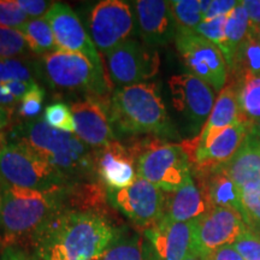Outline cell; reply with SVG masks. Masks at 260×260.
<instances>
[{
    "mask_svg": "<svg viewBox=\"0 0 260 260\" xmlns=\"http://www.w3.org/2000/svg\"><path fill=\"white\" fill-rule=\"evenodd\" d=\"M113 216L61 209L34 246L42 260H95L121 234Z\"/></svg>",
    "mask_w": 260,
    "mask_h": 260,
    "instance_id": "6da1fadb",
    "label": "cell"
},
{
    "mask_svg": "<svg viewBox=\"0 0 260 260\" xmlns=\"http://www.w3.org/2000/svg\"><path fill=\"white\" fill-rule=\"evenodd\" d=\"M3 186V184H2ZM0 247H32L54 216L63 209V189L40 191L3 186Z\"/></svg>",
    "mask_w": 260,
    "mask_h": 260,
    "instance_id": "7a4b0ae2",
    "label": "cell"
},
{
    "mask_svg": "<svg viewBox=\"0 0 260 260\" xmlns=\"http://www.w3.org/2000/svg\"><path fill=\"white\" fill-rule=\"evenodd\" d=\"M12 140L29 146L70 183L99 180L95 149L84 144L76 134L52 128L42 118L25 121L16 126L12 130Z\"/></svg>",
    "mask_w": 260,
    "mask_h": 260,
    "instance_id": "3957f363",
    "label": "cell"
},
{
    "mask_svg": "<svg viewBox=\"0 0 260 260\" xmlns=\"http://www.w3.org/2000/svg\"><path fill=\"white\" fill-rule=\"evenodd\" d=\"M109 115L115 134L177 136L155 83L118 87L111 95Z\"/></svg>",
    "mask_w": 260,
    "mask_h": 260,
    "instance_id": "277c9868",
    "label": "cell"
},
{
    "mask_svg": "<svg viewBox=\"0 0 260 260\" xmlns=\"http://www.w3.org/2000/svg\"><path fill=\"white\" fill-rule=\"evenodd\" d=\"M136 159L138 176L164 193H175L191 177V161L182 145L165 144L158 138L126 146Z\"/></svg>",
    "mask_w": 260,
    "mask_h": 260,
    "instance_id": "5b68a950",
    "label": "cell"
},
{
    "mask_svg": "<svg viewBox=\"0 0 260 260\" xmlns=\"http://www.w3.org/2000/svg\"><path fill=\"white\" fill-rule=\"evenodd\" d=\"M0 184L40 191L60 190L70 182L21 141H9L0 152Z\"/></svg>",
    "mask_w": 260,
    "mask_h": 260,
    "instance_id": "8992f818",
    "label": "cell"
},
{
    "mask_svg": "<svg viewBox=\"0 0 260 260\" xmlns=\"http://www.w3.org/2000/svg\"><path fill=\"white\" fill-rule=\"evenodd\" d=\"M42 65L52 86L88 92L99 99H111L112 84L107 74L96 69L82 54L56 50L42 57Z\"/></svg>",
    "mask_w": 260,
    "mask_h": 260,
    "instance_id": "52a82bcc",
    "label": "cell"
},
{
    "mask_svg": "<svg viewBox=\"0 0 260 260\" xmlns=\"http://www.w3.org/2000/svg\"><path fill=\"white\" fill-rule=\"evenodd\" d=\"M106 194L113 210L144 230L153 226L164 216L165 193L142 177L138 176L132 186L122 189L106 188Z\"/></svg>",
    "mask_w": 260,
    "mask_h": 260,
    "instance_id": "ba28073f",
    "label": "cell"
},
{
    "mask_svg": "<svg viewBox=\"0 0 260 260\" xmlns=\"http://www.w3.org/2000/svg\"><path fill=\"white\" fill-rule=\"evenodd\" d=\"M107 76L116 86L145 83L158 74V52L146 44L129 39L105 54Z\"/></svg>",
    "mask_w": 260,
    "mask_h": 260,
    "instance_id": "9c48e42d",
    "label": "cell"
},
{
    "mask_svg": "<svg viewBox=\"0 0 260 260\" xmlns=\"http://www.w3.org/2000/svg\"><path fill=\"white\" fill-rule=\"evenodd\" d=\"M89 30L99 53L105 54L129 40L136 24L133 6L122 0H103L89 15Z\"/></svg>",
    "mask_w": 260,
    "mask_h": 260,
    "instance_id": "30bf717a",
    "label": "cell"
},
{
    "mask_svg": "<svg viewBox=\"0 0 260 260\" xmlns=\"http://www.w3.org/2000/svg\"><path fill=\"white\" fill-rule=\"evenodd\" d=\"M175 42L190 74L220 93L228 80V67L219 48L197 32L177 31Z\"/></svg>",
    "mask_w": 260,
    "mask_h": 260,
    "instance_id": "8fae6325",
    "label": "cell"
},
{
    "mask_svg": "<svg viewBox=\"0 0 260 260\" xmlns=\"http://www.w3.org/2000/svg\"><path fill=\"white\" fill-rule=\"evenodd\" d=\"M249 229L239 211L228 207H214L194 220L193 249L201 256L219 247L233 245Z\"/></svg>",
    "mask_w": 260,
    "mask_h": 260,
    "instance_id": "7c38bea8",
    "label": "cell"
},
{
    "mask_svg": "<svg viewBox=\"0 0 260 260\" xmlns=\"http://www.w3.org/2000/svg\"><path fill=\"white\" fill-rule=\"evenodd\" d=\"M169 88L175 109L188 122L190 132L203 129L216 102L213 89L190 73L171 76Z\"/></svg>",
    "mask_w": 260,
    "mask_h": 260,
    "instance_id": "4fadbf2b",
    "label": "cell"
},
{
    "mask_svg": "<svg viewBox=\"0 0 260 260\" xmlns=\"http://www.w3.org/2000/svg\"><path fill=\"white\" fill-rule=\"evenodd\" d=\"M45 18L53 31L57 50L82 54L96 69L106 71L92 38L87 34L83 24L69 5L64 3H53L45 15Z\"/></svg>",
    "mask_w": 260,
    "mask_h": 260,
    "instance_id": "5bb4252c",
    "label": "cell"
},
{
    "mask_svg": "<svg viewBox=\"0 0 260 260\" xmlns=\"http://www.w3.org/2000/svg\"><path fill=\"white\" fill-rule=\"evenodd\" d=\"M110 100L88 96L82 102L71 104L75 134L94 149L104 147L116 140L109 115Z\"/></svg>",
    "mask_w": 260,
    "mask_h": 260,
    "instance_id": "9a60e30c",
    "label": "cell"
},
{
    "mask_svg": "<svg viewBox=\"0 0 260 260\" xmlns=\"http://www.w3.org/2000/svg\"><path fill=\"white\" fill-rule=\"evenodd\" d=\"M194 220L175 222L168 217L145 230L152 254L158 260H183L193 249Z\"/></svg>",
    "mask_w": 260,
    "mask_h": 260,
    "instance_id": "2e32d148",
    "label": "cell"
},
{
    "mask_svg": "<svg viewBox=\"0 0 260 260\" xmlns=\"http://www.w3.org/2000/svg\"><path fill=\"white\" fill-rule=\"evenodd\" d=\"M249 123L241 121L222 130L209 141L197 146L182 144L195 169L220 167L226 164L239 151L249 133Z\"/></svg>",
    "mask_w": 260,
    "mask_h": 260,
    "instance_id": "e0dca14e",
    "label": "cell"
},
{
    "mask_svg": "<svg viewBox=\"0 0 260 260\" xmlns=\"http://www.w3.org/2000/svg\"><path fill=\"white\" fill-rule=\"evenodd\" d=\"M95 168L99 181L110 189L130 187L138 178L135 157L117 140L95 149Z\"/></svg>",
    "mask_w": 260,
    "mask_h": 260,
    "instance_id": "ac0fdd59",
    "label": "cell"
},
{
    "mask_svg": "<svg viewBox=\"0 0 260 260\" xmlns=\"http://www.w3.org/2000/svg\"><path fill=\"white\" fill-rule=\"evenodd\" d=\"M136 22L144 44L154 48L165 46L176 38L177 27L170 3L162 0H139L134 3Z\"/></svg>",
    "mask_w": 260,
    "mask_h": 260,
    "instance_id": "d6986e66",
    "label": "cell"
},
{
    "mask_svg": "<svg viewBox=\"0 0 260 260\" xmlns=\"http://www.w3.org/2000/svg\"><path fill=\"white\" fill-rule=\"evenodd\" d=\"M198 188L203 194L209 210L228 207L242 214L241 188L226 175L222 167L195 169ZM243 217V216H242Z\"/></svg>",
    "mask_w": 260,
    "mask_h": 260,
    "instance_id": "ffe728a7",
    "label": "cell"
},
{
    "mask_svg": "<svg viewBox=\"0 0 260 260\" xmlns=\"http://www.w3.org/2000/svg\"><path fill=\"white\" fill-rule=\"evenodd\" d=\"M243 121L237 104L235 88L233 84H228L220 90L218 98L214 102L213 109L209 118L201 129L199 136L189 142H184L186 146H197L209 141L222 130L229 128L236 123Z\"/></svg>",
    "mask_w": 260,
    "mask_h": 260,
    "instance_id": "44dd1931",
    "label": "cell"
},
{
    "mask_svg": "<svg viewBox=\"0 0 260 260\" xmlns=\"http://www.w3.org/2000/svg\"><path fill=\"white\" fill-rule=\"evenodd\" d=\"M207 211L209 206L191 177L175 193H165L164 216L175 222H191Z\"/></svg>",
    "mask_w": 260,
    "mask_h": 260,
    "instance_id": "7402d4cb",
    "label": "cell"
},
{
    "mask_svg": "<svg viewBox=\"0 0 260 260\" xmlns=\"http://www.w3.org/2000/svg\"><path fill=\"white\" fill-rule=\"evenodd\" d=\"M220 167L241 189L260 181V140L247 135L236 154Z\"/></svg>",
    "mask_w": 260,
    "mask_h": 260,
    "instance_id": "603a6c76",
    "label": "cell"
},
{
    "mask_svg": "<svg viewBox=\"0 0 260 260\" xmlns=\"http://www.w3.org/2000/svg\"><path fill=\"white\" fill-rule=\"evenodd\" d=\"M251 19L247 14L242 2L226 16L225 22V46L222 52L224 59H225L228 73L233 69L234 59L237 48L242 44V41L247 38L251 30Z\"/></svg>",
    "mask_w": 260,
    "mask_h": 260,
    "instance_id": "cb8c5ba5",
    "label": "cell"
},
{
    "mask_svg": "<svg viewBox=\"0 0 260 260\" xmlns=\"http://www.w3.org/2000/svg\"><path fill=\"white\" fill-rule=\"evenodd\" d=\"M95 260H148L144 236L126 228Z\"/></svg>",
    "mask_w": 260,
    "mask_h": 260,
    "instance_id": "d4e9b609",
    "label": "cell"
},
{
    "mask_svg": "<svg viewBox=\"0 0 260 260\" xmlns=\"http://www.w3.org/2000/svg\"><path fill=\"white\" fill-rule=\"evenodd\" d=\"M237 104L242 119L253 124L260 119V76H247L235 80Z\"/></svg>",
    "mask_w": 260,
    "mask_h": 260,
    "instance_id": "484cf974",
    "label": "cell"
},
{
    "mask_svg": "<svg viewBox=\"0 0 260 260\" xmlns=\"http://www.w3.org/2000/svg\"><path fill=\"white\" fill-rule=\"evenodd\" d=\"M230 73L235 76V80L247 76H260V39L253 32L252 28L237 48Z\"/></svg>",
    "mask_w": 260,
    "mask_h": 260,
    "instance_id": "4316f807",
    "label": "cell"
},
{
    "mask_svg": "<svg viewBox=\"0 0 260 260\" xmlns=\"http://www.w3.org/2000/svg\"><path fill=\"white\" fill-rule=\"evenodd\" d=\"M24 35L29 50L38 54H47L57 50L56 39L46 18L29 19L19 28Z\"/></svg>",
    "mask_w": 260,
    "mask_h": 260,
    "instance_id": "83f0119b",
    "label": "cell"
},
{
    "mask_svg": "<svg viewBox=\"0 0 260 260\" xmlns=\"http://www.w3.org/2000/svg\"><path fill=\"white\" fill-rule=\"evenodd\" d=\"M169 3L177 31L194 32L204 19L200 0H174Z\"/></svg>",
    "mask_w": 260,
    "mask_h": 260,
    "instance_id": "f1b7e54d",
    "label": "cell"
},
{
    "mask_svg": "<svg viewBox=\"0 0 260 260\" xmlns=\"http://www.w3.org/2000/svg\"><path fill=\"white\" fill-rule=\"evenodd\" d=\"M29 47L19 29L0 25V59L21 58L28 53Z\"/></svg>",
    "mask_w": 260,
    "mask_h": 260,
    "instance_id": "f546056e",
    "label": "cell"
},
{
    "mask_svg": "<svg viewBox=\"0 0 260 260\" xmlns=\"http://www.w3.org/2000/svg\"><path fill=\"white\" fill-rule=\"evenodd\" d=\"M242 216L249 229L260 226V181L241 189Z\"/></svg>",
    "mask_w": 260,
    "mask_h": 260,
    "instance_id": "4dcf8cb0",
    "label": "cell"
},
{
    "mask_svg": "<svg viewBox=\"0 0 260 260\" xmlns=\"http://www.w3.org/2000/svg\"><path fill=\"white\" fill-rule=\"evenodd\" d=\"M41 118L52 128L75 134L74 116L71 109L67 104L61 102L51 104L45 109Z\"/></svg>",
    "mask_w": 260,
    "mask_h": 260,
    "instance_id": "1f68e13d",
    "label": "cell"
},
{
    "mask_svg": "<svg viewBox=\"0 0 260 260\" xmlns=\"http://www.w3.org/2000/svg\"><path fill=\"white\" fill-rule=\"evenodd\" d=\"M11 81L35 82L30 67L23 58L0 59V83H8Z\"/></svg>",
    "mask_w": 260,
    "mask_h": 260,
    "instance_id": "d6a6232c",
    "label": "cell"
},
{
    "mask_svg": "<svg viewBox=\"0 0 260 260\" xmlns=\"http://www.w3.org/2000/svg\"><path fill=\"white\" fill-rule=\"evenodd\" d=\"M45 99V90L41 86L35 82L28 93L22 98L21 102L18 103V115L27 121L35 119V117L40 115L42 111V104Z\"/></svg>",
    "mask_w": 260,
    "mask_h": 260,
    "instance_id": "836d02e7",
    "label": "cell"
},
{
    "mask_svg": "<svg viewBox=\"0 0 260 260\" xmlns=\"http://www.w3.org/2000/svg\"><path fill=\"white\" fill-rule=\"evenodd\" d=\"M225 22L226 16L203 21L194 32L212 42L219 48L220 52H223L225 46Z\"/></svg>",
    "mask_w": 260,
    "mask_h": 260,
    "instance_id": "e575fe53",
    "label": "cell"
},
{
    "mask_svg": "<svg viewBox=\"0 0 260 260\" xmlns=\"http://www.w3.org/2000/svg\"><path fill=\"white\" fill-rule=\"evenodd\" d=\"M27 15L22 11L17 0H0V25L6 28L19 29L29 21Z\"/></svg>",
    "mask_w": 260,
    "mask_h": 260,
    "instance_id": "d590c367",
    "label": "cell"
},
{
    "mask_svg": "<svg viewBox=\"0 0 260 260\" xmlns=\"http://www.w3.org/2000/svg\"><path fill=\"white\" fill-rule=\"evenodd\" d=\"M233 246L243 260H260V235L253 230L247 229Z\"/></svg>",
    "mask_w": 260,
    "mask_h": 260,
    "instance_id": "8d00e7d4",
    "label": "cell"
},
{
    "mask_svg": "<svg viewBox=\"0 0 260 260\" xmlns=\"http://www.w3.org/2000/svg\"><path fill=\"white\" fill-rule=\"evenodd\" d=\"M17 4L29 18L35 19L41 18L42 15H46L53 3L44 0H17Z\"/></svg>",
    "mask_w": 260,
    "mask_h": 260,
    "instance_id": "74e56055",
    "label": "cell"
},
{
    "mask_svg": "<svg viewBox=\"0 0 260 260\" xmlns=\"http://www.w3.org/2000/svg\"><path fill=\"white\" fill-rule=\"evenodd\" d=\"M239 4L240 2H235V0H211L209 10L204 15L203 21L228 16Z\"/></svg>",
    "mask_w": 260,
    "mask_h": 260,
    "instance_id": "f35d334b",
    "label": "cell"
},
{
    "mask_svg": "<svg viewBox=\"0 0 260 260\" xmlns=\"http://www.w3.org/2000/svg\"><path fill=\"white\" fill-rule=\"evenodd\" d=\"M204 260H243L239 252L234 248L233 245H226L214 249L207 255L203 256Z\"/></svg>",
    "mask_w": 260,
    "mask_h": 260,
    "instance_id": "ab89813d",
    "label": "cell"
},
{
    "mask_svg": "<svg viewBox=\"0 0 260 260\" xmlns=\"http://www.w3.org/2000/svg\"><path fill=\"white\" fill-rule=\"evenodd\" d=\"M35 82H37V81H35ZM35 82H27V81H11V82L6 83V87H8L10 94H11L12 96H15L19 103L22 98L28 93V90L31 88V86Z\"/></svg>",
    "mask_w": 260,
    "mask_h": 260,
    "instance_id": "60d3db41",
    "label": "cell"
},
{
    "mask_svg": "<svg viewBox=\"0 0 260 260\" xmlns=\"http://www.w3.org/2000/svg\"><path fill=\"white\" fill-rule=\"evenodd\" d=\"M30 254L27 249L19 247H8L0 253V260H30Z\"/></svg>",
    "mask_w": 260,
    "mask_h": 260,
    "instance_id": "b9f144b4",
    "label": "cell"
},
{
    "mask_svg": "<svg viewBox=\"0 0 260 260\" xmlns=\"http://www.w3.org/2000/svg\"><path fill=\"white\" fill-rule=\"evenodd\" d=\"M242 5L249 16L252 27H260V0H243Z\"/></svg>",
    "mask_w": 260,
    "mask_h": 260,
    "instance_id": "7bdbcfd3",
    "label": "cell"
},
{
    "mask_svg": "<svg viewBox=\"0 0 260 260\" xmlns=\"http://www.w3.org/2000/svg\"><path fill=\"white\" fill-rule=\"evenodd\" d=\"M0 105L14 110L18 105V100L10 94L6 83H0Z\"/></svg>",
    "mask_w": 260,
    "mask_h": 260,
    "instance_id": "ee69618b",
    "label": "cell"
},
{
    "mask_svg": "<svg viewBox=\"0 0 260 260\" xmlns=\"http://www.w3.org/2000/svg\"><path fill=\"white\" fill-rule=\"evenodd\" d=\"M12 115H14V109L0 105V132H4L11 124Z\"/></svg>",
    "mask_w": 260,
    "mask_h": 260,
    "instance_id": "f6af8a7d",
    "label": "cell"
},
{
    "mask_svg": "<svg viewBox=\"0 0 260 260\" xmlns=\"http://www.w3.org/2000/svg\"><path fill=\"white\" fill-rule=\"evenodd\" d=\"M248 134L253 136V138L260 140V119H259V121H256L255 123H253V124L249 125V133H248Z\"/></svg>",
    "mask_w": 260,
    "mask_h": 260,
    "instance_id": "bcb514c9",
    "label": "cell"
},
{
    "mask_svg": "<svg viewBox=\"0 0 260 260\" xmlns=\"http://www.w3.org/2000/svg\"><path fill=\"white\" fill-rule=\"evenodd\" d=\"M9 144L8 134L5 132H0V152L3 151V148Z\"/></svg>",
    "mask_w": 260,
    "mask_h": 260,
    "instance_id": "7dc6e473",
    "label": "cell"
},
{
    "mask_svg": "<svg viewBox=\"0 0 260 260\" xmlns=\"http://www.w3.org/2000/svg\"><path fill=\"white\" fill-rule=\"evenodd\" d=\"M183 260H204V258H203V256H201V255L198 254L197 252L191 251V252L189 253V254H188Z\"/></svg>",
    "mask_w": 260,
    "mask_h": 260,
    "instance_id": "c3c4849f",
    "label": "cell"
},
{
    "mask_svg": "<svg viewBox=\"0 0 260 260\" xmlns=\"http://www.w3.org/2000/svg\"><path fill=\"white\" fill-rule=\"evenodd\" d=\"M3 201H4V188L0 184V213H2L3 209Z\"/></svg>",
    "mask_w": 260,
    "mask_h": 260,
    "instance_id": "681fc988",
    "label": "cell"
},
{
    "mask_svg": "<svg viewBox=\"0 0 260 260\" xmlns=\"http://www.w3.org/2000/svg\"><path fill=\"white\" fill-rule=\"evenodd\" d=\"M251 28H252L253 32H254L256 37L260 39V27H252V25H251Z\"/></svg>",
    "mask_w": 260,
    "mask_h": 260,
    "instance_id": "f907efd6",
    "label": "cell"
},
{
    "mask_svg": "<svg viewBox=\"0 0 260 260\" xmlns=\"http://www.w3.org/2000/svg\"><path fill=\"white\" fill-rule=\"evenodd\" d=\"M30 260H42V259L40 258V256H39V255L37 254V253L32 252L31 254H30Z\"/></svg>",
    "mask_w": 260,
    "mask_h": 260,
    "instance_id": "816d5d0a",
    "label": "cell"
},
{
    "mask_svg": "<svg viewBox=\"0 0 260 260\" xmlns=\"http://www.w3.org/2000/svg\"><path fill=\"white\" fill-rule=\"evenodd\" d=\"M251 230H253V232H255L256 234H259V235H260V226H255V228H253V229H251Z\"/></svg>",
    "mask_w": 260,
    "mask_h": 260,
    "instance_id": "f5cc1de1",
    "label": "cell"
},
{
    "mask_svg": "<svg viewBox=\"0 0 260 260\" xmlns=\"http://www.w3.org/2000/svg\"><path fill=\"white\" fill-rule=\"evenodd\" d=\"M148 260H151V258H149V254H148Z\"/></svg>",
    "mask_w": 260,
    "mask_h": 260,
    "instance_id": "db71d44e",
    "label": "cell"
}]
</instances>
